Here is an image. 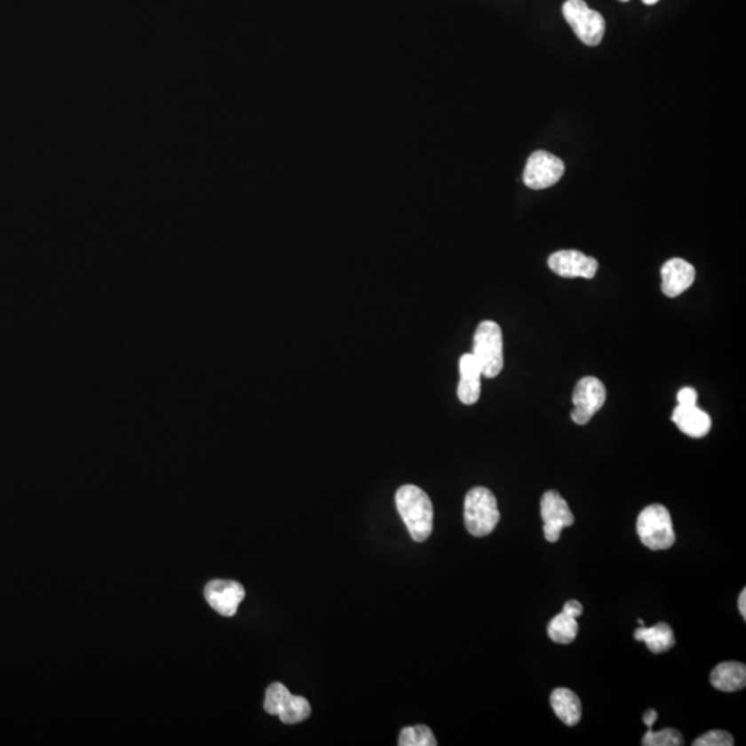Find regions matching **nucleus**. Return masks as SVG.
Returning a JSON list of instances; mask_svg holds the SVG:
<instances>
[{"label": "nucleus", "instance_id": "f257e3e1", "mask_svg": "<svg viewBox=\"0 0 746 746\" xmlns=\"http://www.w3.org/2000/svg\"><path fill=\"white\" fill-rule=\"evenodd\" d=\"M398 513L415 542H425L433 532L434 509L429 495L417 485H402L395 494Z\"/></svg>", "mask_w": 746, "mask_h": 746}, {"label": "nucleus", "instance_id": "f03ea898", "mask_svg": "<svg viewBox=\"0 0 746 746\" xmlns=\"http://www.w3.org/2000/svg\"><path fill=\"white\" fill-rule=\"evenodd\" d=\"M501 520L495 495L484 487L470 489L464 497V526L467 531L482 538L496 528Z\"/></svg>", "mask_w": 746, "mask_h": 746}, {"label": "nucleus", "instance_id": "7ed1b4c3", "mask_svg": "<svg viewBox=\"0 0 746 746\" xmlns=\"http://www.w3.org/2000/svg\"><path fill=\"white\" fill-rule=\"evenodd\" d=\"M472 355L481 368L482 377L494 379L504 369V335L495 321H482L477 327Z\"/></svg>", "mask_w": 746, "mask_h": 746}, {"label": "nucleus", "instance_id": "20e7f679", "mask_svg": "<svg viewBox=\"0 0 746 746\" xmlns=\"http://www.w3.org/2000/svg\"><path fill=\"white\" fill-rule=\"evenodd\" d=\"M638 534L641 544L651 551H668L676 542L675 528L669 510L663 504H650L639 514Z\"/></svg>", "mask_w": 746, "mask_h": 746}, {"label": "nucleus", "instance_id": "39448f33", "mask_svg": "<svg viewBox=\"0 0 746 746\" xmlns=\"http://www.w3.org/2000/svg\"><path fill=\"white\" fill-rule=\"evenodd\" d=\"M564 19L572 31L588 46H597L603 41L606 20L600 12L591 10L583 0H567L563 4Z\"/></svg>", "mask_w": 746, "mask_h": 746}, {"label": "nucleus", "instance_id": "423d86ee", "mask_svg": "<svg viewBox=\"0 0 746 746\" xmlns=\"http://www.w3.org/2000/svg\"><path fill=\"white\" fill-rule=\"evenodd\" d=\"M265 709L285 725H298L311 715L310 702L303 696L292 695L282 683H273L267 688Z\"/></svg>", "mask_w": 746, "mask_h": 746}, {"label": "nucleus", "instance_id": "0eeeda50", "mask_svg": "<svg viewBox=\"0 0 746 746\" xmlns=\"http://www.w3.org/2000/svg\"><path fill=\"white\" fill-rule=\"evenodd\" d=\"M606 398V387L600 379L594 377H582L576 383L572 395L574 409L571 412V419L581 426L588 425L591 417L603 408Z\"/></svg>", "mask_w": 746, "mask_h": 746}, {"label": "nucleus", "instance_id": "6e6552de", "mask_svg": "<svg viewBox=\"0 0 746 746\" xmlns=\"http://www.w3.org/2000/svg\"><path fill=\"white\" fill-rule=\"evenodd\" d=\"M566 171V165L559 156L547 151H536L527 161L522 181L531 190H544L559 183Z\"/></svg>", "mask_w": 746, "mask_h": 746}, {"label": "nucleus", "instance_id": "1a4fd4ad", "mask_svg": "<svg viewBox=\"0 0 746 746\" xmlns=\"http://www.w3.org/2000/svg\"><path fill=\"white\" fill-rule=\"evenodd\" d=\"M541 516L544 520V538L551 544H556L561 536V531L575 521L566 499L557 491L544 492L541 499Z\"/></svg>", "mask_w": 746, "mask_h": 746}, {"label": "nucleus", "instance_id": "9d476101", "mask_svg": "<svg viewBox=\"0 0 746 746\" xmlns=\"http://www.w3.org/2000/svg\"><path fill=\"white\" fill-rule=\"evenodd\" d=\"M205 599L211 608L223 616H234L245 599V589L240 582L215 579L205 586Z\"/></svg>", "mask_w": 746, "mask_h": 746}, {"label": "nucleus", "instance_id": "9b49d317", "mask_svg": "<svg viewBox=\"0 0 746 746\" xmlns=\"http://www.w3.org/2000/svg\"><path fill=\"white\" fill-rule=\"evenodd\" d=\"M549 268L563 278H586L591 280L599 270L596 258L579 250H559L547 260Z\"/></svg>", "mask_w": 746, "mask_h": 746}, {"label": "nucleus", "instance_id": "f8f14e48", "mask_svg": "<svg viewBox=\"0 0 746 746\" xmlns=\"http://www.w3.org/2000/svg\"><path fill=\"white\" fill-rule=\"evenodd\" d=\"M663 277V295L668 298H678L681 293L690 290L695 281V268L683 258H671L661 268Z\"/></svg>", "mask_w": 746, "mask_h": 746}, {"label": "nucleus", "instance_id": "ddd939ff", "mask_svg": "<svg viewBox=\"0 0 746 746\" xmlns=\"http://www.w3.org/2000/svg\"><path fill=\"white\" fill-rule=\"evenodd\" d=\"M460 382L457 385V398L464 405L476 404L481 395V368L476 357L464 354L459 361Z\"/></svg>", "mask_w": 746, "mask_h": 746}, {"label": "nucleus", "instance_id": "4468645a", "mask_svg": "<svg viewBox=\"0 0 746 746\" xmlns=\"http://www.w3.org/2000/svg\"><path fill=\"white\" fill-rule=\"evenodd\" d=\"M671 420L681 433L691 439H702L709 434L712 427L710 417L696 405H691V407L678 405L673 410Z\"/></svg>", "mask_w": 746, "mask_h": 746}, {"label": "nucleus", "instance_id": "2eb2a0df", "mask_svg": "<svg viewBox=\"0 0 746 746\" xmlns=\"http://www.w3.org/2000/svg\"><path fill=\"white\" fill-rule=\"evenodd\" d=\"M551 705L557 718L563 721L564 725L574 727L581 721V700L569 688H556L551 695Z\"/></svg>", "mask_w": 746, "mask_h": 746}, {"label": "nucleus", "instance_id": "dca6fc26", "mask_svg": "<svg viewBox=\"0 0 746 746\" xmlns=\"http://www.w3.org/2000/svg\"><path fill=\"white\" fill-rule=\"evenodd\" d=\"M710 683L718 690L735 693L746 686V666L741 663H718L710 673Z\"/></svg>", "mask_w": 746, "mask_h": 746}, {"label": "nucleus", "instance_id": "f3484780", "mask_svg": "<svg viewBox=\"0 0 746 746\" xmlns=\"http://www.w3.org/2000/svg\"><path fill=\"white\" fill-rule=\"evenodd\" d=\"M634 639L638 641H644L648 650L653 654L665 653L673 648L676 644L675 633L671 626L665 622H659L653 628L636 629Z\"/></svg>", "mask_w": 746, "mask_h": 746}, {"label": "nucleus", "instance_id": "a211bd4d", "mask_svg": "<svg viewBox=\"0 0 746 746\" xmlns=\"http://www.w3.org/2000/svg\"><path fill=\"white\" fill-rule=\"evenodd\" d=\"M578 631L579 626L576 618L567 615L563 611L559 615L554 616L547 626L549 638L557 644L572 643L578 636Z\"/></svg>", "mask_w": 746, "mask_h": 746}, {"label": "nucleus", "instance_id": "6ab92c4d", "mask_svg": "<svg viewBox=\"0 0 746 746\" xmlns=\"http://www.w3.org/2000/svg\"><path fill=\"white\" fill-rule=\"evenodd\" d=\"M398 745L400 746H435L434 734L427 726H415V727H407L400 734L398 738Z\"/></svg>", "mask_w": 746, "mask_h": 746}, {"label": "nucleus", "instance_id": "aec40b11", "mask_svg": "<svg viewBox=\"0 0 746 746\" xmlns=\"http://www.w3.org/2000/svg\"><path fill=\"white\" fill-rule=\"evenodd\" d=\"M683 743V735L675 728H665L658 733L648 728L641 738V745L644 746H680Z\"/></svg>", "mask_w": 746, "mask_h": 746}, {"label": "nucleus", "instance_id": "412c9836", "mask_svg": "<svg viewBox=\"0 0 746 746\" xmlns=\"http://www.w3.org/2000/svg\"><path fill=\"white\" fill-rule=\"evenodd\" d=\"M694 746H733L734 738L725 730H712L696 738Z\"/></svg>", "mask_w": 746, "mask_h": 746}, {"label": "nucleus", "instance_id": "4be33fe9", "mask_svg": "<svg viewBox=\"0 0 746 746\" xmlns=\"http://www.w3.org/2000/svg\"><path fill=\"white\" fill-rule=\"evenodd\" d=\"M696 400H698V393L693 387H683L678 393V405L691 407V405H696Z\"/></svg>", "mask_w": 746, "mask_h": 746}, {"label": "nucleus", "instance_id": "5701e85b", "mask_svg": "<svg viewBox=\"0 0 746 746\" xmlns=\"http://www.w3.org/2000/svg\"><path fill=\"white\" fill-rule=\"evenodd\" d=\"M563 613H566L567 615L572 616V618L578 619L579 616L582 615V613H583V607H582V604L579 603V601L569 600L568 603L564 604Z\"/></svg>", "mask_w": 746, "mask_h": 746}, {"label": "nucleus", "instance_id": "b1692460", "mask_svg": "<svg viewBox=\"0 0 746 746\" xmlns=\"http://www.w3.org/2000/svg\"><path fill=\"white\" fill-rule=\"evenodd\" d=\"M656 718H658V713L654 710V709H648L643 716V723L648 728H653L654 723H655Z\"/></svg>", "mask_w": 746, "mask_h": 746}, {"label": "nucleus", "instance_id": "393cba45", "mask_svg": "<svg viewBox=\"0 0 746 746\" xmlns=\"http://www.w3.org/2000/svg\"><path fill=\"white\" fill-rule=\"evenodd\" d=\"M738 608H740L741 615L743 619L746 618V589L741 591L740 599H738Z\"/></svg>", "mask_w": 746, "mask_h": 746}, {"label": "nucleus", "instance_id": "a878e982", "mask_svg": "<svg viewBox=\"0 0 746 746\" xmlns=\"http://www.w3.org/2000/svg\"><path fill=\"white\" fill-rule=\"evenodd\" d=\"M658 2L659 0H643V4H648V6H651V4H658Z\"/></svg>", "mask_w": 746, "mask_h": 746}, {"label": "nucleus", "instance_id": "bb28decb", "mask_svg": "<svg viewBox=\"0 0 746 746\" xmlns=\"http://www.w3.org/2000/svg\"><path fill=\"white\" fill-rule=\"evenodd\" d=\"M619 2H623V4H626V2H629V0H619Z\"/></svg>", "mask_w": 746, "mask_h": 746}]
</instances>
